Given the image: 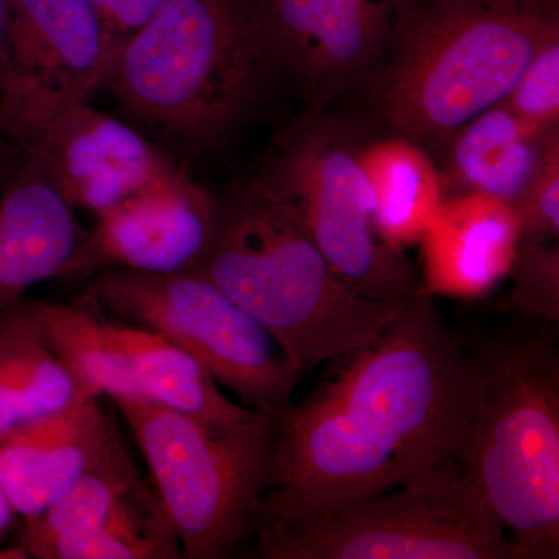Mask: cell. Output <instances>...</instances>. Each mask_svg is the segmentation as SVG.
<instances>
[{
	"label": "cell",
	"mask_w": 559,
	"mask_h": 559,
	"mask_svg": "<svg viewBox=\"0 0 559 559\" xmlns=\"http://www.w3.org/2000/svg\"><path fill=\"white\" fill-rule=\"evenodd\" d=\"M100 316L123 385L121 396L146 399L215 423H238L255 414L231 403L207 367L167 337Z\"/></svg>",
	"instance_id": "cell-19"
},
{
	"label": "cell",
	"mask_w": 559,
	"mask_h": 559,
	"mask_svg": "<svg viewBox=\"0 0 559 559\" xmlns=\"http://www.w3.org/2000/svg\"><path fill=\"white\" fill-rule=\"evenodd\" d=\"M333 381L274 421L255 522L318 513L459 459L480 395L476 356L418 293Z\"/></svg>",
	"instance_id": "cell-1"
},
{
	"label": "cell",
	"mask_w": 559,
	"mask_h": 559,
	"mask_svg": "<svg viewBox=\"0 0 559 559\" xmlns=\"http://www.w3.org/2000/svg\"><path fill=\"white\" fill-rule=\"evenodd\" d=\"M91 278L79 304L167 337L250 411L275 421L293 406L304 373L263 323L209 280L124 270Z\"/></svg>",
	"instance_id": "cell-9"
},
{
	"label": "cell",
	"mask_w": 559,
	"mask_h": 559,
	"mask_svg": "<svg viewBox=\"0 0 559 559\" xmlns=\"http://www.w3.org/2000/svg\"><path fill=\"white\" fill-rule=\"evenodd\" d=\"M369 132L364 120L305 108L275 130L252 180L296 216L353 289L373 300H407L419 293V277L374 226L362 162Z\"/></svg>",
	"instance_id": "cell-6"
},
{
	"label": "cell",
	"mask_w": 559,
	"mask_h": 559,
	"mask_svg": "<svg viewBox=\"0 0 559 559\" xmlns=\"http://www.w3.org/2000/svg\"><path fill=\"white\" fill-rule=\"evenodd\" d=\"M364 168L374 198V226L389 248L423 240L448 197L436 156L425 146L395 134L367 135Z\"/></svg>",
	"instance_id": "cell-21"
},
{
	"label": "cell",
	"mask_w": 559,
	"mask_h": 559,
	"mask_svg": "<svg viewBox=\"0 0 559 559\" xmlns=\"http://www.w3.org/2000/svg\"><path fill=\"white\" fill-rule=\"evenodd\" d=\"M559 36V14L521 0H407L384 61L359 92L369 128L437 154L509 97L530 60Z\"/></svg>",
	"instance_id": "cell-3"
},
{
	"label": "cell",
	"mask_w": 559,
	"mask_h": 559,
	"mask_svg": "<svg viewBox=\"0 0 559 559\" xmlns=\"http://www.w3.org/2000/svg\"><path fill=\"white\" fill-rule=\"evenodd\" d=\"M148 465L183 559H223L252 536L271 480L274 419L191 417L138 396L112 399Z\"/></svg>",
	"instance_id": "cell-7"
},
{
	"label": "cell",
	"mask_w": 559,
	"mask_h": 559,
	"mask_svg": "<svg viewBox=\"0 0 559 559\" xmlns=\"http://www.w3.org/2000/svg\"><path fill=\"white\" fill-rule=\"evenodd\" d=\"M252 536L266 559H518L457 460L336 509L259 522Z\"/></svg>",
	"instance_id": "cell-8"
},
{
	"label": "cell",
	"mask_w": 559,
	"mask_h": 559,
	"mask_svg": "<svg viewBox=\"0 0 559 559\" xmlns=\"http://www.w3.org/2000/svg\"><path fill=\"white\" fill-rule=\"evenodd\" d=\"M218 216V198L178 164L127 200L95 215L58 278L124 270L189 274L200 263Z\"/></svg>",
	"instance_id": "cell-13"
},
{
	"label": "cell",
	"mask_w": 559,
	"mask_h": 559,
	"mask_svg": "<svg viewBox=\"0 0 559 559\" xmlns=\"http://www.w3.org/2000/svg\"><path fill=\"white\" fill-rule=\"evenodd\" d=\"M7 75L0 116L27 146L73 106L102 90L112 62L91 0H7Z\"/></svg>",
	"instance_id": "cell-10"
},
{
	"label": "cell",
	"mask_w": 559,
	"mask_h": 559,
	"mask_svg": "<svg viewBox=\"0 0 559 559\" xmlns=\"http://www.w3.org/2000/svg\"><path fill=\"white\" fill-rule=\"evenodd\" d=\"M513 209L520 219V240L558 241L559 150L547 159Z\"/></svg>",
	"instance_id": "cell-24"
},
{
	"label": "cell",
	"mask_w": 559,
	"mask_h": 559,
	"mask_svg": "<svg viewBox=\"0 0 559 559\" xmlns=\"http://www.w3.org/2000/svg\"><path fill=\"white\" fill-rule=\"evenodd\" d=\"M283 76L259 0H167L117 49L103 87L170 156H200L234 138Z\"/></svg>",
	"instance_id": "cell-2"
},
{
	"label": "cell",
	"mask_w": 559,
	"mask_h": 559,
	"mask_svg": "<svg viewBox=\"0 0 559 559\" xmlns=\"http://www.w3.org/2000/svg\"><path fill=\"white\" fill-rule=\"evenodd\" d=\"M507 278L511 285L509 294L496 305L500 311L520 312L558 325V242L520 240Z\"/></svg>",
	"instance_id": "cell-22"
},
{
	"label": "cell",
	"mask_w": 559,
	"mask_h": 559,
	"mask_svg": "<svg viewBox=\"0 0 559 559\" xmlns=\"http://www.w3.org/2000/svg\"><path fill=\"white\" fill-rule=\"evenodd\" d=\"M189 274L263 323L301 373L371 344L409 300L353 289L296 216L252 179L218 198L207 250Z\"/></svg>",
	"instance_id": "cell-4"
},
{
	"label": "cell",
	"mask_w": 559,
	"mask_h": 559,
	"mask_svg": "<svg viewBox=\"0 0 559 559\" xmlns=\"http://www.w3.org/2000/svg\"><path fill=\"white\" fill-rule=\"evenodd\" d=\"M520 238L509 202L484 193L448 194L419 241V293L462 300L488 296L509 275Z\"/></svg>",
	"instance_id": "cell-17"
},
{
	"label": "cell",
	"mask_w": 559,
	"mask_h": 559,
	"mask_svg": "<svg viewBox=\"0 0 559 559\" xmlns=\"http://www.w3.org/2000/svg\"><path fill=\"white\" fill-rule=\"evenodd\" d=\"M57 180L66 200L98 215L176 164L130 121L92 108L73 106L28 143Z\"/></svg>",
	"instance_id": "cell-14"
},
{
	"label": "cell",
	"mask_w": 559,
	"mask_h": 559,
	"mask_svg": "<svg viewBox=\"0 0 559 559\" xmlns=\"http://www.w3.org/2000/svg\"><path fill=\"white\" fill-rule=\"evenodd\" d=\"M17 521H20V516H17L16 511L11 507L10 500L7 499V496L3 495L2 489H0V559L27 558V555H25V551L22 550L21 547L3 546L5 539L9 538L11 533L14 532V528H16Z\"/></svg>",
	"instance_id": "cell-26"
},
{
	"label": "cell",
	"mask_w": 559,
	"mask_h": 559,
	"mask_svg": "<svg viewBox=\"0 0 559 559\" xmlns=\"http://www.w3.org/2000/svg\"><path fill=\"white\" fill-rule=\"evenodd\" d=\"M86 230L36 151L0 160V312L58 278Z\"/></svg>",
	"instance_id": "cell-15"
},
{
	"label": "cell",
	"mask_w": 559,
	"mask_h": 559,
	"mask_svg": "<svg viewBox=\"0 0 559 559\" xmlns=\"http://www.w3.org/2000/svg\"><path fill=\"white\" fill-rule=\"evenodd\" d=\"M16 546L38 559L180 558L170 518L121 440L49 509L21 521Z\"/></svg>",
	"instance_id": "cell-11"
},
{
	"label": "cell",
	"mask_w": 559,
	"mask_h": 559,
	"mask_svg": "<svg viewBox=\"0 0 559 559\" xmlns=\"http://www.w3.org/2000/svg\"><path fill=\"white\" fill-rule=\"evenodd\" d=\"M480 395L459 465L518 559L559 558V349L554 323L471 349Z\"/></svg>",
	"instance_id": "cell-5"
},
{
	"label": "cell",
	"mask_w": 559,
	"mask_h": 559,
	"mask_svg": "<svg viewBox=\"0 0 559 559\" xmlns=\"http://www.w3.org/2000/svg\"><path fill=\"white\" fill-rule=\"evenodd\" d=\"M92 399L44 337L25 297L0 312V433Z\"/></svg>",
	"instance_id": "cell-20"
},
{
	"label": "cell",
	"mask_w": 559,
	"mask_h": 559,
	"mask_svg": "<svg viewBox=\"0 0 559 559\" xmlns=\"http://www.w3.org/2000/svg\"><path fill=\"white\" fill-rule=\"evenodd\" d=\"M559 130H544L498 103L469 120L439 151L447 193H484L516 204L547 159Z\"/></svg>",
	"instance_id": "cell-18"
},
{
	"label": "cell",
	"mask_w": 559,
	"mask_h": 559,
	"mask_svg": "<svg viewBox=\"0 0 559 559\" xmlns=\"http://www.w3.org/2000/svg\"><path fill=\"white\" fill-rule=\"evenodd\" d=\"M503 103L535 127L559 130V36L536 51Z\"/></svg>",
	"instance_id": "cell-23"
},
{
	"label": "cell",
	"mask_w": 559,
	"mask_h": 559,
	"mask_svg": "<svg viewBox=\"0 0 559 559\" xmlns=\"http://www.w3.org/2000/svg\"><path fill=\"white\" fill-rule=\"evenodd\" d=\"M95 400L0 433V489L20 521L49 509L120 440Z\"/></svg>",
	"instance_id": "cell-16"
},
{
	"label": "cell",
	"mask_w": 559,
	"mask_h": 559,
	"mask_svg": "<svg viewBox=\"0 0 559 559\" xmlns=\"http://www.w3.org/2000/svg\"><path fill=\"white\" fill-rule=\"evenodd\" d=\"M407 0H259L305 108L359 94L395 39Z\"/></svg>",
	"instance_id": "cell-12"
},
{
	"label": "cell",
	"mask_w": 559,
	"mask_h": 559,
	"mask_svg": "<svg viewBox=\"0 0 559 559\" xmlns=\"http://www.w3.org/2000/svg\"><path fill=\"white\" fill-rule=\"evenodd\" d=\"M108 33L110 49H117L159 11L167 0H91Z\"/></svg>",
	"instance_id": "cell-25"
},
{
	"label": "cell",
	"mask_w": 559,
	"mask_h": 559,
	"mask_svg": "<svg viewBox=\"0 0 559 559\" xmlns=\"http://www.w3.org/2000/svg\"><path fill=\"white\" fill-rule=\"evenodd\" d=\"M17 148H20V145L11 140L5 123H3L2 116H0V160L9 157L10 154H13Z\"/></svg>",
	"instance_id": "cell-28"
},
{
	"label": "cell",
	"mask_w": 559,
	"mask_h": 559,
	"mask_svg": "<svg viewBox=\"0 0 559 559\" xmlns=\"http://www.w3.org/2000/svg\"><path fill=\"white\" fill-rule=\"evenodd\" d=\"M7 21H9V3L0 0V91L7 75Z\"/></svg>",
	"instance_id": "cell-27"
}]
</instances>
